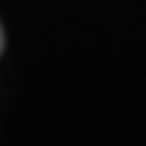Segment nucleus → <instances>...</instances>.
I'll list each match as a JSON object with an SVG mask.
<instances>
[{"label":"nucleus","mask_w":146,"mask_h":146,"mask_svg":"<svg viewBox=\"0 0 146 146\" xmlns=\"http://www.w3.org/2000/svg\"><path fill=\"white\" fill-rule=\"evenodd\" d=\"M3 46H5V34H3V27H0V51H3Z\"/></svg>","instance_id":"1"}]
</instances>
